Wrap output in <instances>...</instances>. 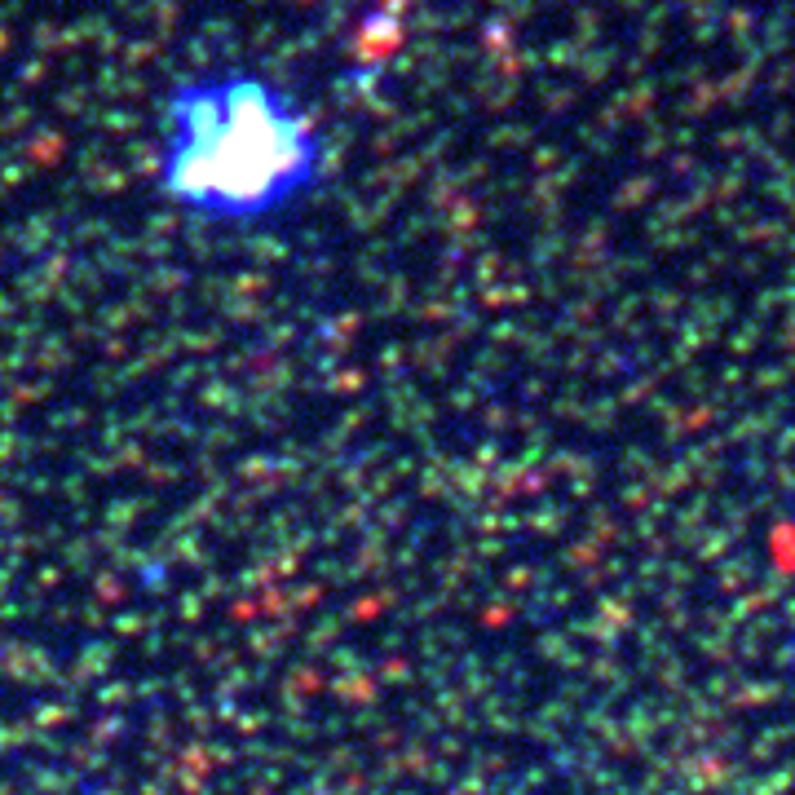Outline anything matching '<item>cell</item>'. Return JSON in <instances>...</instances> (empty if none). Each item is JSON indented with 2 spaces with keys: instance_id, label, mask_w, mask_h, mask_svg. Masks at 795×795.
<instances>
[{
  "instance_id": "1",
  "label": "cell",
  "mask_w": 795,
  "mask_h": 795,
  "mask_svg": "<svg viewBox=\"0 0 795 795\" xmlns=\"http://www.w3.org/2000/svg\"><path fill=\"white\" fill-rule=\"evenodd\" d=\"M332 182V133L292 80L212 62L164 89L151 124L159 204L199 230H270Z\"/></svg>"
}]
</instances>
